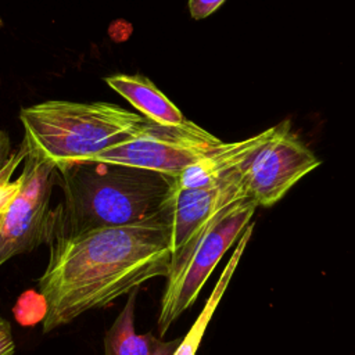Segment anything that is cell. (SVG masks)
<instances>
[{
  "mask_svg": "<svg viewBox=\"0 0 355 355\" xmlns=\"http://www.w3.org/2000/svg\"><path fill=\"white\" fill-rule=\"evenodd\" d=\"M105 83L153 122L179 125L186 121L180 110L146 76L118 73L105 78Z\"/></svg>",
  "mask_w": 355,
  "mask_h": 355,
  "instance_id": "obj_9",
  "label": "cell"
},
{
  "mask_svg": "<svg viewBox=\"0 0 355 355\" xmlns=\"http://www.w3.org/2000/svg\"><path fill=\"white\" fill-rule=\"evenodd\" d=\"M222 144L220 139L193 121L162 125L147 119L129 140L98 153L87 162L144 168L178 178Z\"/></svg>",
  "mask_w": 355,
  "mask_h": 355,
  "instance_id": "obj_6",
  "label": "cell"
},
{
  "mask_svg": "<svg viewBox=\"0 0 355 355\" xmlns=\"http://www.w3.org/2000/svg\"><path fill=\"white\" fill-rule=\"evenodd\" d=\"M320 165V159L291 132L290 121L273 126L272 135L241 166L247 196L261 207H270L305 175Z\"/></svg>",
  "mask_w": 355,
  "mask_h": 355,
  "instance_id": "obj_7",
  "label": "cell"
},
{
  "mask_svg": "<svg viewBox=\"0 0 355 355\" xmlns=\"http://www.w3.org/2000/svg\"><path fill=\"white\" fill-rule=\"evenodd\" d=\"M57 180L62 201L53 211L50 240L153 216L166 207L178 183L157 171L98 161L57 169Z\"/></svg>",
  "mask_w": 355,
  "mask_h": 355,
  "instance_id": "obj_2",
  "label": "cell"
},
{
  "mask_svg": "<svg viewBox=\"0 0 355 355\" xmlns=\"http://www.w3.org/2000/svg\"><path fill=\"white\" fill-rule=\"evenodd\" d=\"M25 151L15 190L0 212V266L51 237L54 208H50V200L57 168L46 158Z\"/></svg>",
  "mask_w": 355,
  "mask_h": 355,
  "instance_id": "obj_5",
  "label": "cell"
},
{
  "mask_svg": "<svg viewBox=\"0 0 355 355\" xmlns=\"http://www.w3.org/2000/svg\"><path fill=\"white\" fill-rule=\"evenodd\" d=\"M180 343H182V338H175L172 341H162L154 355H173V352L176 351Z\"/></svg>",
  "mask_w": 355,
  "mask_h": 355,
  "instance_id": "obj_14",
  "label": "cell"
},
{
  "mask_svg": "<svg viewBox=\"0 0 355 355\" xmlns=\"http://www.w3.org/2000/svg\"><path fill=\"white\" fill-rule=\"evenodd\" d=\"M171 241L172 198L162 211L135 223L53 237L37 282L44 302L43 331L104 308L154 277H166Z\"/></svg>",
  "mask_w": 355,
  "mask_h": 355,
  "instance_id": "obj_1",
  "label": "cell"
},
{
  "mask_svg": "<svg viewBox=\"0 0 355 355\" xmlns=\"http://www.w3.org/2000/svg\"><path fill=\"white\" fill-rule=\"evenodd\" d=\"M252 230H254V223L251 222L245 230L243 232V234L240 236V239L237 240V244H236V248L232 254V257L229 258L226 266L223 268L211 295L208 297L201 313L198 315V318L196 319V322L193 323V326L190 327L189 333L182 338V343L179 344V347L176 348V351L173 352V355H196L197 352V348L201 343V338L205 333V329L222 298V295L225 294L229 283H230V279L239 265V261L251 239V234H252Z\"/></svg>",
  "mask_w": 355,
  "mask_h": 355,
  "instance_id": "obj_11",
  "label": "cell"
},
{
  "mask_svg": "<svg viewBox=\"0 0 355 355\" xmlns=\"http://www.w3.org/2000/svg\"><path fill=\"white\" fill-rule=\"evenodd\" d=\"M0 26H3V21H1V17H0Z\"/></svg>",
  "mask_w": 355,
  "mask_h": 355,
  "instance_id": "obj_16",
  "label": "cell"
},
{
  "mask_svg": "<svg viewBox=\"0 0 355 355\" xmlns=\"http://www.w3.org/2000/svg\"><path fill=\"white\" fill-rule=\"evenodd\" d=\"M15 186H17V183H15V179H14L7 187H4V189L0 190V212L3 211V208H4V205L7 204V201L10 200V197L12 196V193H14V190H15Z\"/></svg>",
  "mask_w": 355,
  "mask_h": 355,
  "instance_id": "obj_15",
  "label": "cell"
},
{
  "mask_svg": "<svg viewBox=\"0 0 355 355\" xmlns=\"http://www.w3.org/2000/svg\"><path fill=\"white\" fill-rule=\"evenodd\" d=\"M137 288L130 291L123 309L119 312L104 336V355H154L161 340L153 333L135 331V304Z\"/></svg>",
  "mask_w": 355,
  "mask_h": 355,
  "instance_id": "obj_10",
  "label": "cell"
},
{
  "mask_svg": "<svg viewBox=\"0 0 355 355\" xmlns=\"http://www.w3.org/2000/svg\"><path fill=\"white\" fill-rule=\"evenodd\" d=\"M19 121L25 148L61 169L129 140L147 118L105 101L49 100L22 108Z\"/></svg>",
  "mask_w": 355,
  "mask_h": 355,
  "instance_id": "obj_3",
  "label": "cell"
},
{
  "mask_svg": "<svg viewBox=\"0 0 355 355\" xmlns=\"http://www.w3.org/2000/svg\"><path fill=\"white\" fill-rule=\"evenodd\" d=\"M257 207L250 197L225 207L172 257L157 320L161 337L197 300L218 262L251 223Z\"/></svg>",
  "mask_w": 355,
  "mask_h": 355,
  "instance_id": "obj_4",
  "label": "cell"
},
{
  "mask_svg": "<svg viewBox=\"0 0 355 355\" xmlns=\"http://www.w3.org/2000/svg\"><path fill=\"white\" fill-rule=\"evenodd\" d=\"M241 172L205 186H178L172 197V257L225 207L247 198Z\"/></svg>",
  "mask_w": 355,
  "mask_h": 355,
  "instance_id": "obj_8",
  "label": "cell"
},
{
  "mask_svg": "<svg viewBox=\"0 0 355 355\" xmlns=\"http://www.w3.org/2000/svg\"><path fill=\"white\" fill-rule=\"evenodd\" d=\"M15 341L10 323L0 316V355H14Z\"/></svg>",
  "mask_w": 355,
  "mask_h": 355,
  "instance_id": "obj_13",
  "label": "cell"
},
{
  "mask_svg": "<svg viewBox=\"0 0 355 355\" xmlns=\"http://www.w3.org/2000/svg\"><path fill=\"white\" fill-rule=\"evenodd\" d=\"M226 0H189V11L191 18L204 19L214 14Z\"/></svg>",
  "mask_w": 355,
  "mask_h": 355,
  "instance_id": "obj_12",
  "label": "cell"
}]
</instances>
